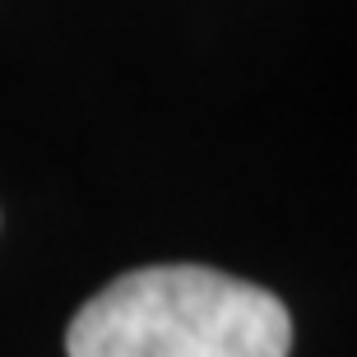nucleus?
<instances>
[{"mask_svg":"<svg viewBox=\"0 0 357 357\" xmlns=\"http://www.w3.org/2000/svg\"><path fill=\"white\" fill-rule=\"evenodd\" d=\"M292 316L260 283L204 265L112 278L66 330L70 357H288Z\"/></svg>","mask_w":357,"mask_h":357,"instance_id":"nucleus-1","label":"nucleus"}]
</instances>
